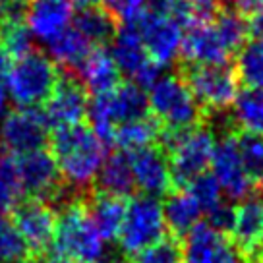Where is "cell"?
I'll list each match as a JSON object with an SVG mask.
<instances>
[{
	"mask_svg": "<svg viewBox=\"0 0 263 263\" xmlns=\"http://www.w3.org/2000/svg\"><path fill=\"white\" fill-rule=\"evenodd\" d=\"M64 184L78 190L89 188L107 159V147L89 126H70L54 132L52 151Z\"/></svg>",
	"mask_w": 263,
	"mask_h": 263,
	"instance_id": "cell-1",
	"label": "cell"
},
{
	"mask_svg": "<svg viewBox=\"0 0 263 263\" xmlns=\"http://www.w3.org/2000/svg\"><path fill=\"white\" fill-rule=\"evenodd\" d=\"M105 240L91 222L83 197L64 203L57 217L52 257L68 263H103Z\"/></svg>",
	"mask_w": 263,
	"mask_h": 263,
	"instance_id": "cell-2",
	"label": "cell"
},
{
	"mask_svg": "<svg viewBox=\"0 0 263 263\" xmlns=\"http://www.w3.org/2000/svg\"><path fill=\"white\" fill-rule=\"evenodd\" d=\"M164 149L176 188L186 190L197 176L207 173L215 151L213 132L205 126H194L182 132H164Z\"/></svg>",
	"mask_w": 263,
	"mask_h": 263,
	"instance_id": "cell-3",
	"label": "cell"
},
{
	"mask_svg": "<svg viewBox=\"0 0 263 263\" xmlns=\"http://www.w3.org/2000/svg\"><path fill=\"white\" fill-rule=\"evenodd\" d=\"M147 93L132 82L120 83L105 95L93 97L87 108L91 130L97 134L107 149L112 145L115 130L118 126L147 118Z\"/></svg>",
	"mask_w": 263,
	"mask_h": 263,
	"instance_id": "cell-4",
	"label": "cell"
},
{
	"mask_svg": "<svg viewBox=\"0 0 263 263\" xmlns=\"http://www.w3.org/2000/svg\"><path fill=\"white\" fill-rule=\"evenodd\" d=\"M58 72L47 54L33 50L10 64L4 78V89L17 108H39L54 91Z\"/></svg>",
	"mask_w": 263,
	"mask_h": 263,
	"instance_id": "cell-5",
	"label": "cell"
},
{
	"mask_svg": "<svg viewBox=\"0 0 263 263\" xmlns=\"http://www.w3.org/2000/svg\"><path fill=\"white\" fill-rule=\"evenodd\" d=\"M147 107L155 122L166 132H182L197 126L201 107L196 101L186 80L178 76H161L147 91Z\"/></svg>",
	"mask_w": 263,
	"mask_h": 263,
	"instance_id": "cell-6",
	"label": "cell"
},
{
	"mask_svg": "<svg viewBox=\"0 0 263 263\" xmlns=\"http://www.w3.org/2000/svg\"><path fill=\"white\" fill-rule=\"evenodd\" d=\"M163 205L155 197H134L124 215L122 229L118 232V246L124 254L134 255L147 250L166 236Z\"/></svg>",
	"mask_w": 263,
	"mask_h": 263,
	"instance_id": "cell-7",
	"label": "cell"
},
{
	"mask_svg": "<svg viewBox=\"0 0 263 263\" xmlns=\"http://www.w3.org/2000/svg\"><path fill=\"white\" fill-rule=\"evenodd\" d=\"M130 24L138 27L147 57L161 70L171 66L180 57L184 29L173 16L157 8L145 10L136 22Z\"/></svg>",
	"mask_w": 263,
	"mask_h": 263,
	"instance_id": "cell-8",
	"label": "cell"
},
{
	"mask_svg": "<svg viewBox=\"0 0 263 263\" xmlns=\"http://www.w3.org/2000/svg\"><path fill=\"white\" fill-rule=\"evenodd\" d=\"M120 74H126L138 87H151L161 78V68L151 62L134 24H124L110 39V50Z\"/></svg>",
	"mask_w": 263,
	"mask_h": 263,
	"instance_id": "cell-9",
	"label": "cell"
},
{
	"mask_svg": "<svg viewBox=\"0 0 263 263\" xmlns=\"http://www.w3.org/2000/svg\"><path fill=\"white\" fill-rule=\"evenodd\" d=\"M186 83L199 107L209 110H224L232 107L240 93L236 70H232L229 64L192 68Z\"/></svg>",
	"mask_w": 263,
	"mask_h": 263,
	"instance_id": "cell-10",
	"label": "cell"
},
{
	"mask_svg": "<svg viewBox=\"0 0 263 263\" xmlns=\"http://www.w3.org/2000/svg\"><path fill=\"white\" fill-rule=\"evenodd\" d=\"M10 221L20 232V236L25 240L33 259H45L54 240V229H57L54 209L39 199H24L12 209Z\"/></svg>",
	"mask_w": 263,
	"mask_h": 263,
	"instance_id": "cell-11",
	"label": "cell"
},
{
	"mask_svg": "<svg viewBox=\"0 0 263 263\" xmlns=\"http://www.w3.org/2000/svg\"><path fill=\"white\" fill-rule=\"evenodd\" d=\"M49 136V124L39 108H16L0 122V143L12 157H22L43 149Z\"/></svg>",
	"mask_w": 263,
	"mask_h": 263,
	"instance_id": "cell-12",
	"label": "cell"
},
{
	"mask_svg": "<svg viewBox=\"0 0 263 263\" xmlns=\"http://www.w3.org/2000/svg\"><path fill=\"white\" fill-rule=\"evenodd\" d=\"M16 166L22 190L29 196V199H39L45 203L60 199L64 180L60 176L54 157L49 151L39 149L27 155L16 157Z\"/></svg>",
	"mask_w": 263,
	"mask_h": 263,
	"instance_id": "cell-13",
	"label": "cell"
},
{
	"mask_svg": "<svg viewBox=\"0 0 263 263\" xmlns=\"http://www.w3.org/2000/svg\"><path fill=\"white\" fill-rule=\"evenodd\" d=\"M211 176L221 186L222 194L229 199L244 201L255 190V180L246 173L238 151V140L232 136L221 138L215 143L211 157Z\"/></svg>",
	"mask_w": 263,
	"mask_h": 263,
	"instance_id": "cell-14",
	"label": "cell"
},
{
	"mask_svg": "<svg viewBox=\"0 0 263 263\" xmlns=\"http://www.w3.org/2000/svg\"><path fill=\"white\" fill-rule=\"evenodd\" d=\"M74 6L70 0H29L24 24L35 41L49 45L74 25Z\"/></svg>",
	"mask_w": 263,
	"mask_h": 263,
	"instance_id": "cell-15",
	"label": "cell"
},
{
	"mask_svg": "<svg viewBox=\"0 0 263 263\" xmlns=\"http://www.w3.org/2000/svg\"><path fill=\"white\" fill-rule=\"evenodd\" d=\"M182 263H248L232 240L222 236L205 222H197L182 246Z\"/></svg>",
	"mask_w": 263,
	"mask_h": 263,
	"instance_id": "cell-16",
	"label": "cell"
},
{
	"mask_svg": "<svg viewBox=\"0 0 263 263\" xmlns=\"http://www.w3.org/2000/svg\"><path fill=\"white\" fill-rule=\"evenodd\" d=\"M130 157L134 184L143 196L159 197L168 196L174 188L168 157L157 147H145L128 153Z\"/></svg>",
	"mask_w": 263,
	"mask_h": 263,
	"instance_id": "cell-17",
	"label": "cell"
},
{
	"mask_svg": "<svg viewBox=\"0 0 263 263\" xmlns=\"http://www.w3.org/2000/svg\"><path fill=\"white\" fill-rule=\"evenodd\" d=\"M232 54L234 52L229 49L213 22L194 25L184 31L180 57L192 64V68L227 64Z\"/></svg>",
	"mask_w": 263,
	"mask_h": 263,
	"instance_id": "cell-18",
	"label": "cell"
},
{
	"mask_svg": "<svg viewBox=\"0 0 263 263\" xmlns=\"http://www.w3.org/2000/svg\"><path fill=\"white\" fill-rule=\"evenodd\" d=\"M87 108L89 101L82 85L74 80H60L47 103L43 105L41 112L49 126L60 130L82 124V120L87 116Z\"/></svg>",
	"mask_w": 263,
	"mask_h": 263,
	"instance_id": "cell-19",
	"label": "cell"
},
{
	"mask_svg": "<svg viewBox=\"0 0 263 263\" xmlns=\"http://www.w3.org/2000/svg\"><path fill=\"white\" fill-rule=\"evenodd\" d=\"M234 246L248 263H259L263 254V201L248 197L236 207Z\"/></svg>",
	"mask_w": 263,
	"mask_h": 263,
	"instance_id": "cell-20",
	"label": "cell"
},
{
	"mask_svg": "<svg viewBox=\"0 0 263 263\" xmlns=\"http://www.w3.org/2000/svg\"><path fill=\"white\" fill-rule=\"evenodd\" d=\"M78 78L85 93L89 91L93 97L105 95L120 85V70L112 54L105 49H91V52L78 66Z\"/></svg>",
	"mask_w": 263,
	"mask_h": 263,
	"instance_id": "cell-21",
	"label": "cell"
},
{
	"mask_svg": "<svg viewBox=\"0 0 263 263\" xmlns=\"http://www.w3.org/2000/svg\"><path fill=\"white\" fill-rule=\"evenodd\" d=\"M83 201H85V209L89 213L91 222L95 224L101 238L105 242L118 238L124 215H126V207H128V203L122 197L107 196V194L97 192V194H89L87 197H83Z\"/></svg>",
	"mask_w": 263,
	"mask_h": 263,
	"instance_id": "cell-22",
	"label": "cell"
},
{
	"mask_svg": "<svg viewBox=\"0 0 263 263\" xmlns=\"http://www.w3.org/2000/svg\"><path fill=\"white\" fill-rule=\"evenodd\" d=\"M201 207L190 196L188 190H176L166 196L163 205L164 224L171 230V236L174 238H186L188 232L199 222Z\"/></svg>",
	"mask_w": 263,
	"mask_h": 263,
	"instance_id": "cell-23",
	"label": "cell"
},
{
	"mask_svg": "<svg viewBox=\"0 0 263 263\" xmlns=\"http://www.w3.org/2000/svg\"><path fill=\"white\" fill-rule=\"evenodd\" d=\"M97 186L99 192L107 196L122 197V199L130 196L136 184H134L128 153H112L105 159L97 174Z\"/></svg>",
	"mask_w": 263,
	"mask_h": 263,
	"instance_id": "cell-24",
	"label": "cell"
},
{
	"mask_svg": "<svg viewBox=\"0 0 263 263\" xmlns=\"http://www.w3.org/2000/svg\"><path fill=\"white\" fill-rule=\"evenodd\" d=\"M232 122L244 134L263 136V89L246 87L232 103Z\"/></svg>",
	"mask_w": 263,
	"mask_h": 263,
	"instance_id": "cell-25",
	"label": "cell"
},
{
	"mask_svg": "<svg viewBox=\"0 0 263 263\" xmlns=\"http://www.w3.org/2000/svg\"><path fill=\"white\" fill-rule=\"evenodd\" d=\"M45 47H47V57L54 62V66L58 64L64 68H74V70H78L83 58L91 52V45L76 31L74 25Z\"/></svg>",
	"mask_w": 263,
	"mask_h": 263,
	"instance_id": "cell-26",
	"label": "cell"
},
{
	"mask_svg": "<svg viewBox=\"0 0 263 263\" xmlns=\"http://www.w3.org/2000/svg\"><path fill=\"white\" fill-rule=\"evenodd\" d=\"M74 29L89 43L91 47L110 41L116 31L112 16L107 10H101L97 6L89 10H82L74 17Z\"/></svg>",
	"mask_w": 263,
	"mask_h": 263,
	"instance_id": "cell-27",
	"label": "cell"
},
{
	"mask_svg": "<svg viewBox=\"0 0 263 263\" xmlns=\"http://www.w3.org/2000/svg\"><path fill=\"white\" fill-rule=\"evenodd\" d=\"M159 138L157 122L151 118H141L134 122L122 124L115 130L112 145H118L124 153H134L145 147H153V141Z\"/></svg>",
	"mask_w": 263,
	"mask_h": 263,
	"instance_id": "cell-28",
	"label": "cell"
},
{
	"mask_svg": "<svg viewBox=\"0 0 263 263\" xmlns=\"http://www.w3.org/2000/svg\"><path fill=\"white\" fill-rule=\"evenodd\" d=\"M221 12V0H174L164 14L173 16L184 27L213 22Z\"/></svg>",
	"mask_w": 263,
	"mask_h": 263,
	"instance_id": "cell-29",
	"label": "cell"
},
{
	"mask_svg": "<svg viewBox=\"0 0 263 263\" xmlns=\"http://www.w3.org/2000/svg\"><path fill=\"white\" fill-rule=\"evenodd\" d=\"M236 76L248 87L263 89V37H255L238 50Z\"/></svg>",
	"mask_w": 263,
	"mask_h": 263,
	"instance_id": "cell-30",
	"label": "cell"
},
{
	"mask_svg": "<svg viewBox=\"0 0 263 263\" xmlns=\"http://www.w3.org/2000/svg\"><path fill=\"white\" fill-rule=\"evenodd\" d=\"M213 24L232 52L240 50L248 43V35L252 31V27L248 24L246 16L238 10H222L217 14Z\"/></svg>",
	"mask_w": 263,
	"mask_h": 263,
	"instance_id": "cell-31",
	"label": "cell"
},
{
	"mask_svg": "<svg viewBox=\"0 0 263 263\" xmlns=\"http://www.w3.org/2000/svg\"><path fill=\"white\" fill-rule=\"evenodd\" d=\"M33 43L35 39L27 31L24 20H12L0 25V49L8 54V58L17 60L33 52Z\"/></svg>",
	"mask_w": 263,
	"mask_h": 263,
	"instance_id": "cell-32",
	"label": "cell"
},
{
	"mask_svg": "<svg viewBox=\"0 0 263 263\" xmlns=\"http://www.w3.org/2000/svg\"><path fill=\"white\" fill-rule=\"evenodd\" d=\"M24 190L17 174L16 157H2L0 161V209L12 211L24 199Z\"/></svg>",
	"mask_w": 263,
	"mask_h": 263,
	"instance_id": "cell-33",
	"label": "cell"
},
{
	"mask_svg": "<svg viewBox=\"0 0 263 263\" xmlns=\"http://www.w3.org/2000/svg\"><path fill=\"white\" fill-rule=\"evenodd\" d=\"M33 259L25 240L10 219H0V263H22Z\"/></svg>",
	"mask_w": 263,
	"mask_h": 263,
	"instance_id": "cell-34",
	"label": "cell"
},
{
	"mask_svg": "<svg viewBox=\"0 0 263 263\" xmlns=\"http://www.w3.org/2000/svg\"><path fill=\"white\" fill-rule=\"evenodd\" d=\"M132 259L134 263H182L180 240L166 234L163 240L136 254Z\"/></svg>",
	"mask_w": 263,
	"mask_h": 263,
	"instance_id": "cell-35",
	"label": "cell"
},
{
	"mask_svg": "<svg viewBox=\"0 0 263 263\" xmlns=\"http://www.w3.org/2000/svg\"><path fill=\"white\" fill-rule=\"evenodd\" d=\"M238 151L246 173L254 180H263V136L244 134L238 138Z\"/></svg>",
	"mask_w": 263,
	"mask_h": 263,
	"instance_id": "cell-36",
	"label": "cell"
},
{
	"mask_svg": "<svg viewBox=\"0 0 263 263\" xmlns=\"http://www.w3.org/2000/svg\"><path fill=\"white\" fill-rule=\"evenodd\" d=\"M190 196L194 197L197 201V205L201 207V211H209V209H213L217 203H221L222 199V190L221 186L217 184L211 174H201V176H197L196 180L190 184L188 188Z\"/></svg>",
	"mask_w": 263,
	"mask_h": 263,
	"instance_id": "cell-37",
	"label": "cell"
},
{
	"mask_svg": "<svg viewBox=\"0 0 263 263\" xmlns=\"http://www.w3.org/2000/svg\"><path fill=\"white\" fill-rule=\"evenodd\" d=\"M234 221H236V207L229 205V203H217L213 209L207 211V227L213 229L215 232H219L222 236L232 234L234 229Z\"/></svg>",
	"mask_w": 263,
	"mask_h": 263,
	"instance_id": "cell-38",
	"label": "cell"
},
{
	"mask_svg": "<svg viewBox=\"0 0 263 263\" xmlns=\"http://www.w3.org/2000/svg\"><path fill=\"white\" fill-rule=\"evenodd\" d=\"M110 16L124 20V24L136 22L147 10L149 0H101Z\"/></svg>",
	"mask_w": 263,
	"mask_h": 263,
	"instance_id": "cell-39",
	"label": "cell"
},
{
	"mask_svg": "<svg viewBox=\"0 0 263 263\" xmlns=\"http://www.w3.org/2000/svg\"><path fill=\"white\" fill-rule=\"evenodd\" d=\"M234 4L242 14H255L263 6V0H234Z\"/></svg>",
	"mask_w": 263,
	"mask_h": 263,
	"instance_id": "cell-40",
	"label": "cell"
},
{
	"mask_svg": "<svg viewBox=\"0 0 263 263\" xmlns=\"http://www.w3.org/2000/svg\"><path fill=\"white\" fill-rule=\"evenodd\" d=\"M250 27L257 33V37H263V6L254 14V20H252V25H250Z\"/></svg>",
	"mask_w": 263,
	"mask_h": 263,
	"instance_id": "cell-41",
	"label": "cell"
},
{
	"mask_svg": "<svg viewBox=\"0 0 263 263\" xmlns=\"http://www.w3.org/2000/svg\"><path fill=\"white\" fill-rule=\"evenodd\" d=\"M8 70H10V58H8V54H6L4 50L0 49V82L6 78Z\"/></svg>",
	"mask_w": 263,
	"mask_h": 263,
	"instance_id": "cell-42",
	"label": "cell"
},
{
	"mask_svg": "<svg viewBox=\"0 0 263 263\" xmlns=\"http://www.w3.org/2000/svg\"><path fill=\"white\" fill-rule=\"evenodd\" d=\"M8 93L4 89V85L0 83V122H2V118L6 116V107H8Z\"/></svg>",
	"mask_w": 263,
	"mask_h": 263,
	"instance_id": "cell-43",
	"label": "cell"
},
{
	"mask_svg": "<svg viewBox=\"0 0 263 263\" xmlns=\"http://www.w3.org/2000/svg\"><path fill=\"white\" fill-rule=\"evenodd\" d=\"M70 2H72V6H74V8H80V12H82V10L95 8V6H97V2H101V0H70Z\"/></svg>",
	"mask_w": 263,
	"mask_h": 263,
	"instance_id": "cell-44",
	"label": "cell"
},
{
	"mask_svg": "<svg viewBox=\"0 0 263 263\" xmlns=\"http://www.w3.org/2000/svg\"><path fill=\"white\" fill-rule=\"evenodd\" d=\"M6 14H8V0H0V25L6 22Z\"/></svg>",
	"mask_w": 263,
	"mask_h": 263,
	"instance_id": "cell-45",
	"label": "cell"
},
{
	"mask_svg": "<svg viewBox=\"0 0 263 263\" xmlns=\"http://www.w3.org/2000/svg\"><path fill=\"white\" fill-rule=\"evenodd\" d=\"M43 263H68V261H60V259H54V257H50L49 261H43Z\"/></svg>",
	"mask_w": 263,
	"mask_h": 263,
	"instance_id": "cell-46",
	"label": "cell"
},
{
	"mask_svg": "<svg viewBox=\"0 0 263 263\" xmlns=\"http://www.w3.org/2000/svg\"><path fill=\"white\" fill-rule=\"evenodd\" d=\"M259 190H261V196H263V180H261V184H259Z\"/></svg>",
	"mask_w": 263,
	"mask_h": 263,
	"instance_id": "cell-47",
	"label": "cell"
},
{
	"mask_svg": "<svg viewBox=\"0 0 263 263\" xmlns=\"http://www.w3.org/2000/svg\"><path fill=\"white\" fill-rule=\"evenodd\" d=\"M112 263H128V261H112Z\"/></svg>",
	"mask_w": 263,
	"mask_h": 263,
	"instance_id": "cell-48",
	"label": "cell"
},
{
	"mask_svg": "<svg viewBox=\"0 0 263 263\" xmlns=\"http://www.w3.org/2000/svg\"><path fill=\"white\" fill-rule=\"evenodd\" d=\"M259 263H263V254H261V259H259Z\"/></svg>",
	"mask_w": 263,
	"mask_h": 263,
	"instance_id": "cell-49",
	"label": "cell"
},
{
	"mask_svg": "<svg viewBox=\"0 0 263 263\" xmlns=\"http://www.w3.org/2000/svg\"><path fill=\"white\" fill-rule=\"evenodd\" d=\"M0 161H2V157H0Z\"/></svg>",
	"mask_w": 263,
	"mask_h": 263,
	"instance_id": "cell-50",
	"label": "cell"
}]
</instances>
